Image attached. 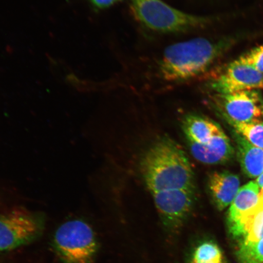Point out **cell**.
I'll return each mask as SVG.
<instances>
[{"label": "cell", "mask_w": 263, "mask_h": 263, "mask_svg": "<svg viewBox=\"0 0 263 263\" xmlns=\"http://www.w3.org/2000/svg\"><path fill=\"white\" fill-rule=\"evenodd\" d=\"M140 171L151 194L196 190L195 174L188 157L168 138H162L149 147L141 159Z\"/></svg>", "instance_id": "1"}, {"label": "cell", "mask_w": 263, "mask_h": 263, "mask_svg": "<svg viewBox=\"0 0 263 263\" xmlns=\"http://www.w3.org/2000/svg\"><path fill=\"white\" fill-rule=\"evenodd\" d=\"M229 41L205 38L176 43L167 47L159 63L160 77L166 81L185 82L205 73L229 48Z\"/></svg>", "instance_id": "2"}, {"label": "cell", "mask_w": 263, "mask_h": 263, "mask_svg": "<svg viewBox=\"0 0 263 263\" xmlns=\"http://www.w3.org/2000/svg\"><path fill=\"white\" fill-rule=\"evenodd\" d=\"M137 21L151 30L177 33L205 28L211 20L179 11L162 0H130Z\"/></svg>", "instance_id": "3"}, {"label": "cell", "mask_w": 263, "mask_h": 263, "mask_svg": "<svg viewBox=\"0 0 263 263\" xmlns=\"http://www.w3.org/2000/svg\"><path fill=\"white\" fill-rule=\"evenodd\" d=\"M52 246L63 263H93L98 250L94 230L81 218L62 223L55 230Z\"/></svg>", "instance_id": "4"}, {"label": "cell", "mask_w": 263, "mask_h": 263, "mask_svg": "<svg viewBox=\"0 0 263 263\" xmlns=\"http://www.w3.org/2000/svg\"><path fill=\"white\" fill-rule=\"evenodd\" d=\"M47 225L44 213L25 207H10L0 212V252H8L37 241Z\"/></svg>", "instance_id": "5"}, {"label": "cell", "mask_w": 263, "mask_h": 263, "mask_svg": "<svg viewBox=\"0 0 263 263\" xmlns=\"http://www.w3.org/2000/svg\"><path fill=\"white\" fill-rule=\"evenodd\" d=\"M213 101L217 109L232 124L263 119V98L258 90L216 93Z\"/></svg>", "instance_id": "6"}, {"label": "cell", "mask_w": 263, "mask_h": 263, "mask_svg": "<svg viewBox=\"0 0 263 263\" xmlns=\"http://www.w3.org/2000/svg\"><path fill=\"white\" fill-rule=\"evenodd\" d=\"M151 195L163 224L172 230L185 223L197 200L196 190H174Z\"/></svg>", "instance_id": "7"}, {"label": "cell", "mask_w": 263, "mask_h": 263, "mask_svg": "<svg viewBox=\"0 0 263 263\" xmlns=\"http://www.w3.org/2000/svg\"><path fill=\"white\" fill-rule=\"evenodd\" d=\"M209 85L217 94L259 90L263 88V74L235 60L212 78Z\"/></svg>", "instance_id": "8"}, {"label": "cell", "mask_w": 263, "mask_h": 263, "mask_svg": "<svg viewBox=\"0 0 263 263\" xmlns=\"http://www.w3.org/2000/svg\"><path fill=\"white\" fill-rule=\"evenodd\" d=\"M239 179L229 172H215L210 174L208 186L210 195L217 209H225L231 204L239 192Z\"/></svg>", "instance_id": "9"}, {"label": "cell", "mask_w": 263, "mask_h": 263, "mask_svg": "<svg viewBox=\"0 0 263 263\" xmlns=\"http://www.w3.org/2000/svg\"><path fill=\"white\" fill-rule=\"evenodd\" d=\"M189 146L193 157L198 162L206 164L226 163L231 159L234 151L223 130L216 135L206 145L190 144Z\"/></svg>", "instance_id": "10"}, {"label": "cell", "mask_w": 263, "mask_h": 263, "mask_svg": "<svg viewBox=\"0 0 263 263\" xmlns=\"http://www.w3.org/2000/svg\"><path fill=\"white\" fill-rule=\"evenodd\" d=\"M182 129L189 144L204 146L222 130L219 125L197 115H187L182 121Z\"/></svg>", "instance_id": "11"}, {"label": "cell", "mask_w": 263, "mask_h": 263, "mask_svg": "<svg viewBox=\"0 0 263 263\" xmlns=\"http://www.w3.org/2000/svg\"><path fill=\"white\" fill-rule=\"evenodd\" d=\"M259 194V186L255 182H250L239 190L229 210L228 226L229 230L237 226L242 218L257 205Z\"/></svg>", "instance_id": "12"}, {"label": "cell", "mask_w": 263, "mask_h": 263, "mask_svg": "<svg viewBox=\"0 0 263 263\" xmlns=\"http://www.w3.org/2000/svg\"><path fill=\"white\" fill-rule=\"evenodd\" d=\"M229 232L235 237L242 236L244 241H256L263 238L262 192L259 194L257 205Z\"/></svg>", "instance_id": "13"}, {"label": "cell", "mask_w": 263, "mask_h": 263, "mask_svg": "<svg viewBox=\"0 0 263 263\" xmlns=\"http://www.w3.org/2000/svg\"><path fill=\"white\" fill-rule=\"evenodd\" d=\"M236 143L243 172L252 178L260 176L263 173V149L241 136H236Z\"/></svg>", "instance_id": "14"}, {"label": "cell", "mask_w": 263, "mask_h": 263, "mask_svg": "<svg viewBox=\"0 0 263 263\" xmlns=\"http://www.w3.org/2000/svg\"><path fill=\"white\" fill-rule=\"evenodd\" d=\"M224 260L218 245L212 241H205L194 250L189 263H222Z\"/></svg>", "instance_id": "15"}, {"label": "cell", "mask_w": 263, "mask_h": 263, "mask_svg": "<svg viewBox=\"0 0 263 263\" xmlns=\"http://www.w3.org/2000/svg\"><path fill=\"white\" fill-rule=\"evenodd\" d=\"M237 256L241 263H263V238L256 241H243Z\"/></svg>", "instance_id": "16"}, {"label": "cell", "mask_w": 263, "mask_h": 263, "mask_svg": "<svg viewBox=\"0 0 263 263\" xmlns=\"http://www.w3.org/2000/svg\"><path fill=\"white\" fill-rule=\"evenodd\" d=\"M253 145L263 149V122L262 121L232 124Z\"/></svg>", "instance_id": "17"}, {"label": "cell", "mask_w": 263, "mask_h": 263, "mask_svg": "<svg viewBox=\"0 0 263 263\" xmlns=\"http://www.w3.org/2000/svg\"><path fill=\"white\" fill-rule=\"evenodd\" d=\"M236 61L239 63L250 66L263 74V45L251 49Z\"/></svg>", "instance_id": "18"}, {"label": "cell", "mask_w": 263, "mask_h": 263, "mask_svg": "<svg viewBox=\"0 0 263 263\" xmlns=\"http://www.w3.org/2000/svg\"><path fill=\"white\" fill-rule=\"evenodd\" d=\"M122 0H89L90 4L95 9L103 10L121 2Z\"/></svg>", "instance_id": "19"}, {"label": "cell", "mask_w": 263, "mask_h": 263, "mask_svg": "<svg viewBox=\"0 0 263 263\" xmlns=\"http://www.w3.org/2000/svg\"><path fill=\"white\" fill-rule=\"evenodd\" d=\"M256 183L261 189V192H263V173L256 179Z\"/></svg>", "instance_id": "20"}, {"label": "cell", "mask_w": 263, "mask_h": 263, "mask_svg": "<svg viewBox=\"0 0 263 263\" xmlns=\"http://www.w3.org/2000/svg\"><path fill=\"white\" fill-rule=\"evenodd\" d=\"M222 263H228L226 260L223 261Z\"/></svg>", "instance_id": "21"}, {"label": "cell", "mask_w": 263, "mask_h": 263, "mask_svg": "<svg viewBox=\"0 0 263 263\" xmlns=\"http://www.w3.org/2000/svg\"><path fill=\"white\" fill-rule=\"evenodd\" d=\"M263 193V192H262Z\"/></svg>", "instance_id": "22"}]
</instances>
